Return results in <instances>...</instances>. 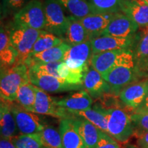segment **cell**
I'll return each mask as SVG.
<instances>
[{
	"label": "cell",
	"instance_id": "obj_5",
	"mask_svg": "<svg viewBox=\"0 0 148 148\" xmlns=\"http://www.w3.org/2000/svg\"><path fill=\"white\" fill-rule=\"evenodd\" d=\"M14 23L38 30L44 29L45 25L44 3L41 0H30L14 14Z\"/></svg>",
	"mask_w": 148,
	"mask_h": 148
},
{
	"label": "cell",
	"instance_id": "obj_6",
	"mask_svg": "<svg viewBox=\"0 0 148 148\" xmlns=\"http://www.w3.org/2000/svg\"><path fill=\"white\" fill-rule=\"evenodd\" d=\"M45 25L44 30L50 32L62 39L68 25L63 7L57 0H44Z\"/></svg>",
	"mask_w": 148,
	"mask_h": 148
},
{
	"label": "cell",
	"instance_id": "obj_43",
	"mask_svg": "<svg viewBox=\"0 0 148 148\" xmlns=\"http://www.w3.org/2000/svg\"><path fill=\"white\" fill-rule=\"evenodd\" d=\"M43 148H44V147H43Z\"/></svg>",
	"mask_w": 148,
	"mask_h": 148
},
{
	"label": "cell",
	"instance_id": "obj_19",
	"mask_svg": "<svg viewBox=\"0 0 148 148\" xmlns=\"http://www.w3.org/2000/svg\"><path fill=\"white\" fill-rule=\"evenodd\" d=\"M71 46L65 42L60 45L50 48L41 52L29 55L25 64L29 67V66L36 63H47V62H60L63 61L64 55Z\"/></svg>",
	"mask_w": 148,
	"mask_h": 148
},
{
	"label": "cell",
	"instance_id": "obj_14",
	"mask_svg": "<svg viewBox=\"0 0 148 148\" xmlns=\"http://www.w3.org/2000/svg\"><path fill=\"white\" fill-rule=\"evenodd\" d=\"M83 86L85 90L92 97L95 99L101 97L104 94L111 92V88L108 83L103 78L101 74L92 66L89 67L85 73Z\"/></svg>",
	"mask_w": 148,
	"mask_h": 148
},
{
	"label": "cell",
	"instance_id": "obj_40",
	"mask_svg": "<svg viewBox=\"0 0 148 148\" xmlns=\"http://www.w3.org/2000/svg\"><path fill=\"white\" fill-rule=\"evenodd\" d=\"M147 110H148V94L146 96L142 104L137 109L134 110V113H140V112Z\"/></svg>",
	"mask_w": 148,
	"mask_h": 148
},
{
	"label": "cell",
	"instance_id": "obj_22",
	"mask_svg": "<svg viewBox=\"0 0 148 148\" xmlns=\"http://www.w3.org/2000/svg\"><path fill=\"white\" fill-rule=\"evenodd\" d=\"M58 106L67 110H85L91 108L93 100L86 90H79L57 101Z\"/></svg>",
	"mask_w": 148,
	"mask_h": 148
},
{
	"label": "cell",
	"instance_id": "obj_35",
	"mask_svg": "<svg viewBox=\"0 0 148 148\" xmlns=\"http://www.w3.org/2000/svg\"><path fill=\"white\" fill-rule=\"evenodd\" d=\"M60 62H47V63H36L29 66V70L31 71L38 72V73H46L53 76L59 77V75L57 73V67L60 63Z\"/></svg>",
	"mask_w": 148,
	"mask_h": 148
},
{
	"label": "cell",
	"instance_id": "obj_32",
	"mask_svg": "<svg viewBox=\"0 0 148 148\" xmlns=\"http://www.w3.org/2000/svg\"><path fill=\"white\" fill-rule=\"evenodd\" d=\"M123 0H88L93 13H116L121 11Z\"/></svg>",
	"mask_w": 148,
	"mask_h": 148
},
{
	"label": "cell",
	"instance_id": "obj_18",
	"mask_svg": "<svg viewBox=\"0 0 148 148\" xmlns=\"http://www.w3.org/2000/svg\"><path fill=\"white\" fill-rule=\"evenodd\" d=\"M75 130L79 134L87 148H95L99 138L100 130L84 118L72 114Z\"/></svg>",
	"mask_w": 148,
	"mask_h": 148
},
{
	"label": "cell",
	"instance_id": "obj_12",
	"mask_svg": "<svg viewBox=\"0 0 148 148\" xmlns=\"http://www.w3.org/2000/svg\"><path fill=\"white\" fill-rule=\"evenodd\" d=\"M137 24L123 12H116L102 35L117 38H133L138 29Z\"/></svg>",
	"mask_w": 148,
	"mask_h": 148
},
{
	"label": "cell",
	"instance_id": "obj_16",
	"mask_svg": "<svg viewBox=\"0 0 148 148\" xmlns=\"http://www.w3.org/2000/svg\"><path fill=\"white\" fill-rule=\"evenodd\" d=\"M121 11L138 27L148 26V5L143 0H123Z\"/></svg>",
	"mask_w": 148,
	"mask_h": 148
},
{
	"label": "cell",
	"instance_id": "obj_13",
	"mask_svg": "<svg viewBox=\"0 0 148 148\" xmlns=\"http://www.w3.org/2000/svg\"><path fill=\"white\" fill-rule=\"evenodd\" d=\"M148 94V80L134 82L125 87L119 93V99L129 108L137 109Z\"/></svg>",
	"mask_w": 148,
	"mask_h": 148
},
{
	"label": "cell",
	"instance_id": "obj_41",
	"mask_svg": "<svg viewBox=\"0 0 148 148\" xmlns=\"http://www.w3.org/2000/svg\"><path fill=\"white\" fill-rule=\"evenodd\" d=\"M140 113H141V114H148V110H145V111H143V112H140Z\"/></svg>",
	"mask_w": 148,
	"mask_h": 148
},
{
	"label": "cell",
	"instance_id": "obj_20",
	"mask_svg": "<svg viewBox=\"0 0 148 148\" xmlns=\"http://www.w3.org/2000/svg\"><path fill=\"white\" fill-rule=\"evenodd\" d=\"M0 125L1 138L12 139L19 135L15 118L11 110V102L2 99L0 105Z\"/></svg>",
	"mask_w": 148,
	"mask_h": 148
},
{
	"label": "cell",
	"instance_id": "obj_21",
	"mask_svg": "<svg viewBox=\"0 0 148 148\" xmlns=\"http://www.w3.org/2000/svg\"><path fill=\"white\" fill-rule=\"evenodd\" d=\"M60 119L59 131L63 148H87L74 127L72 117Z\"/></svg>",
	"mask_w": 148,
	"mask_h": 148
},
{
	"label": "cell",
	"instance_id": "obj_1",
	"mask_svg": "<svg viewBox=\"0 0 148 148\" xmlns=\"http://www.w3.org/2000/svg\"><path fill=\"white\" fill-rule=\"evenodd\" d=\"M29 82L28 67L25 64H14L1 69V99L10 102L16 100L17 91L21 85Z\"/></svg>",
	"mask_w": 148,
	"mask_h": 148
},
{
	"label": "cell",
	"instance_id": "obj_42",
	"mask_svg": "<svg viewBox=\"0 0 148 148\" xmlns=\"http://www.w3.org/2000/svg\"><path fill=\"white\" fill-rule=\"evenodd\" d=\"M143 1H144V2L146 3H147V4L148 5V0H143Z\"/></svg>",
	"mask_w": 148,
	"mask_h": 148
},
{
	"label": "cell",
	"instance_id": "obj_4",
	"mask_svg": "<svg viewBox=\"0 0 148 148\" xmlns=\"http://www.w3.org/2000/svg\"><path fill=\"white\" fill-rule=\"evenodd\" d=\"M104 110L108 116V134L118 141L126 142L135 132L130 115L121 108Z\"/></svg>",
	"mask_w": 148,
	"mask_h": 148
},
{
	"label": "cell",
	"instance_id": "obj_2",
	"mask_svg": "<svg viewBox=\"0 0 148 148\" xmlns=\"http://www.w3.org/2000/svg\"><path fill=\"white\" fill-rule=\"evenodd\" d=\"M136 66L134 53L129 49H116L92 54L90 66L101 75L117 66Z\"/></svg>",
	"mask_w": 148,
	"mask_h": 148
},
{
	"label": "cell",
	"instance_id": "obj_11",
	"mask_svg": "<svg viewBox=\"0 0 148 148\" xmlns=\"http://www.w3.org/2000/svg\"><path fill=\"white\" fill-rule=\"evenodd\" d=\"M92 56L90 40L71 46L64 55L63 61L71 69L88 70Z\"/></svg>",
	"mask_w": 148,
	"mask_h": 148
},
{
	"label": "cell",
	"instance_id": "obj_8",
	"mask_svg": "<svg viewBox=\"0 0 148 148\" xmlns=\"http://www.w3.org/2000/svg\"><path fill=\"white\" fill-rule=\"evenodd\" d=\"M29 77L31 84L49 92L79 90L84 87V86L69 84L60 77L53 76L49 74L38 73L31 70H29Z\"/></svg>",
	"mask_w": 148,
	"mask_h": 148
},
{
	"label": "cell",
	"instance_id": "obj_34",
	"mask_svg": "<svg viewBox=\"0 0 148 148\" xmlns=\"http://www.w3.org/2000/svg\"><path fill=\"white\" fill-rule=\"evenodd\" d=\"M30 0H2L1 15L5 16L8 14H15Z\"/></svg>",
	"mask_w": 148,
	"mask_h": 148
},
{
	"label": "cell",
	"instance_id": "obj_29",
	"mask_svg": "<svg viewBox=\"0 0 148 148\" xmlns=\"http://www.w3.org/2000/svg\"><path fill=\"white\" fill-rule=\"evenodd\" d=\"M16 101L18 105L25 110L33 112L36 101V92L34 85L30 82L21 85L17 91Z\"/></svg>",
	"mask_w": 148,
	"mask_h": 148
},
{
	"label": "cell",
	"instance_id": "obj_25",
	"mask_svg": "<svg viewBox=\"0 0 148 148\" xmlns=\"http://www.w3.org/2000/svg\"><path fill=\"white\" fill-rule=\"evenodd\" d=\"M73 115L84 118L100 130L108 133V116L104 110L94 107L85 110H68Z\"/></svg>",
	"mask_w": 148,
	"mask_h": 148
},
{
	"label": "cell",
	"instance_id": "obj_28",
	"mask_svg": "<svg viewBox=\"0 0 148 148\" xmlns=\"http://www.w3.org/2000/svg\"><path fill=\"white\" fill-rule=\"evenodd\" d=\"M87 71L81 69H71L64 61H62L57 67V73L60 78L64 79L71 84L79 86H83L84 76Z\"/></svg>",
	"mask_w": 148,
	"mask_h": 148
},
{
	"label": "cell",
	"instance_id": "obj_33",
	"mask_svg": "<svg viewBox=\"0 0 148 148\" xmlns=\"http://www.w3.org/2000/svg\"><path fill=\"white\" fill-rule=\"evenodd\" d=\"M11 140L16 148H43L36 134H19Z\"/></svg>",
	"mask_w": 148,
	"mask_h": 148
},
{
	"label": "cell",
	"instance_id": "obj_27",
	"mask_svg": "<svg viewBox=\"0 0 148 148\" xmlns=\"http://www.w3.org/2000/svg\"><path fill=\"white\" fill-rule=\"evenodd\" d=\"M71 16L81 18L93 13L88 0H57Z\"/></svg>",
	"mask_w": 148,
	"mask_h": 148
},
{
	"label": "cell",
	"instance_id": "obj_17",
	"mask_svg": "<svg viewBox=\"0 0 148 148\" xmlns=\"http://www.w3.org/2000/svg\"><path fill=\"white\" fill-rule=\"evenodd\" d=\"M114 14V13H92L79 20L86 29L90 40L102 35Z\"/></svg>",
	"mask_w": 148,
	"mask_h": 148
},
{
	"label": "cell",
	"instance_id": "obj_36",
	"mask_svg": "<svg viewBox=\"0 0 148 148\" xmlns=\"http://www.w3.org/2000/svg\"><path fill=\"white\" fill-rule=\"evenodd\" d=\"M130 117L134 126L135 132L148 131V114L134 113L131 114Z\"/></svg>",
	"mask_w": 148,
	"mask_h": 148
},
{
	"label": "cell",
	"instance_id": "obj_7",
	"mask_svg": "<svg viewBox=\"0 0 148 148\" xmlns=\"http://www.w3.org/2000/svg\"><path fill=\"white\" fill-rule=\"evenodd\" d=\"M11 110L15 118L20 134H38L47 126L44 118L38 114L25 110L12 102H11Z\"/></svg>",
	"mask_w": 148,
	"mask_h": 148
},
{
	"label": "cell",
	"instance_id": "obj_38",
	"mask_svg": "<svg viewBox=\"0 0 148 148\" xmlns=\"http://www.w3.org/2000/svg\"><path fill=\"white\" fill-rule=\"evenodd\" d=\"M137 144L140 148H148V131L136 133Z\"/></svg>",
	"mask_w": 148,
	"mask_h": 148
},
{
	"label": "cell",
	"instance_id": "obj_39",
	"mask_svg": "<svg viewBox=\"0 0 148 148\" xmlns=\"http://www.w3.org/2000/svg\"><path fill=\"white\" fill-rule=\"evenodd\" d=\"M0 148H16L11 139L1 138L0 140Z\"/></svg>",
	"mask_w": 148,
	"mask_h": 148
},
{
	"label": "cell",
	"instance_id": "obj_30",
	"mask_svg": "<svg viewBox=\"0 0 148 148\" xmlns=\"http://www.w3.org/2000/svg\"><path fill=\"white\" fill-rule=\"evenodd\" d=\"M36 135L44 148H63L60 131L55 127L45 126Z\"/></svg>",
	"mask_w": 148,
	"mask_h": 148
},
{
	"label": "cell",
	"instance_id": "obj_26",
	"mask_svg": "<svg viewBox=\"0 0 148 148\" xmlns=\"http://www.w3.org/2000/svg\"><path fill=\"white\" fill-rule=\"evenodd\" d=\"M134 60L138 71L139 69H145L148 68V26L142 27L138 34L136 50L134 54Z\"/></svg>",
	"mask_w": 148,
	"mask_h": 148
},
{
	"label": "cell",
	"instance_id": "obj_10",
	"mask_svg": "<svg viewBox=\"0 0 148 148\" xmlns=\"http://www.w3.org/2000/svg\"><path fill=\"white\" fill-rule=\"evenodd\" d=\"M138 70L136 66H117L107 73L103 74V78L108 83L111 93L119 95L120 92L136 78Z\"/></svg>",
	"mask_w": 148,
	"mask_h": 148
},
{
	"label": "cell",
	"instance_id": "obj_24",
	"mask_svg": "<svg viewBox=\"0 0 148 148\" xmlns=\"http://www.w3.org/2000/svg\"><path fill=\"white\" fill-rule=\"evenodd\" d=\"M18 52L10 40L9 32L1 26L0 32V62L1 69L12 66L16 63Z\"/></svg>",
	"mask_w": 148,
	"mask_h": 148
},
{
	"label": "cell",
	"instance_id": "obj_3",
	"mask_svg": "<svg viewBox=\"0 0 148 148\" xmlns=\"http://www.w3.org/2000/svg\"><path fill=\"white\" fill-rule=\"evenodd\" d=\"M40 32L41 30L20 26L15 24L13 25L9 34L11 42L18 52L15 64H25Z\"/></svg>",
	"mask_w": 148,
	"mask_h": 148
},
{
	"label": "cell",
	"instance_id": "obj_15",
	"mask_svg": "<svg viewBox=\"0 0 148 148\" xmlns=\"http://www.w3.org/2000/svg\"><path fill=\"white\" fill-rule=\"evenodd\" d=\"M92 54L116 49H129L133 43V38H123L101 35L90 39Z\"/></svg>",
	"mask_w": 148,
	"mask_h": 148
},
{
	"label": "cell",
	"instance_id": "obj_23",
	"mask_svg": "<svg viewBox=\"0 0 148 148\" xmlns=\"http://www.w3.org/2000/svg\"><path fill=\"white\" fill-rule=\"evenodd\" d=\"M62 40L69 45L73 46L90 39L86 29L79 21V18L69 16L67 28Z\"/></svg>",
	"mask_w": 148,
	"mask_h": 148
},
{
	"label": "cell",
	"instance_id": "obj_37",
	"mask_svg": "<svg viewBox=\"0 0 148 148\" xmlns=\"http://www.w3.org/2000/svg\"><path fill=\"white\" fill-rule=\"evenodd\" d=\"M95 148H120L119 144L108 133L100 131L99 138Z\"/></svg>",
	"mask_w": 148,
	"mask_h": 148
},
{
	"label": "cell",
	"instance_id": "obj_9",
	"mask_svg": "<svg viewBox=\"0 0 148 148\" xmlns=\"http://www.w3.org/2000/svg\"><path fill=\"white\" fill-rule=\"evenodd\" d=\"M36 92V101L33 112L38 114L50 115L53 117L62 119L72 116L64 108L58 106V99L52 97L45 90L34 85Z\"/></svg>",
	"mask_w": 148,
	"mask_h": 148
},
{
	"label": "cell",
	"instance_id": "obj_31",
	"mask_svg": "<svg viewBox=\"0 0 148 148\" xmlns=\"http://www.w3.org/2000/svg\"><path fill=\"white\" fill-rule=\"evenodd\" d=\"M63 42L64 40L61 38H59V37L51 34L50 32H48L44 29H42L29 55L47 50L50 48L60 45Z\"/></svg>",
	"mask_w": 148,
	"mask_h": 148
}]
</instances>
